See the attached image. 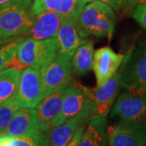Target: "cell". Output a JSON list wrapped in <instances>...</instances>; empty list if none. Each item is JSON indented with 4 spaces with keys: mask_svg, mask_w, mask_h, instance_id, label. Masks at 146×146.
<instances>
[{
    "mask_svg": "<svg viewBox=\"0 0 146 146\" xmlns=\"http://www.w3.org/2000/svg\"><path fill=\"white\" fill-rule=\"evenodd\" d=\"M115 14L114 9L99 1H91L84 6L78 19L81 36L89 35L111 39L115 31Z\"/></svg>",
    "mask_w": 146,
    "mask_h": 146,
    "instance_id": "cell-1",
    "label": "cell"
},
{
    "mask_svg": "<svg viewBox=\"0 0 146 146\" xmlns=\"http://www.w3.org/2000/svg\"><path fill=\"white\" fill-rule=\"evenodd\" d=\"M33 0H10L0 5V39L26 34L33 22Z\"/></svg>",
    "mask_w": 146,
    "mask_h": 146,
    "instance_id": "cell-2",
    "label": "cell"
},
{
    "mask_svg": "<svg viewBox=\"0 0 146 146\" xmlns=\"http://www.w3.org/2000/svg\"><path fill=\"white\" fill-rule=\"evenodd\" d=\"M120 87L134 94H146V45L132 47L121 63Z\"/></svg>",
    "mask_w": 146,
    "mask_h": 146,
    "instance_id": "cell-3",
    "label": "cell"
},
{
    "mask_svg": "<svg viewBox=\"0 0 146 146\" xmlns=\"http://www.w3.org/2000/svg\"><path fill=\"white\" fill-rule=\"evenodd\" d=\"M58 54L56 36L44 40L23 39L16 53V59L27 68L40 69L51 63Z\"/></svg>",
    "mask_w": 146,
    "mask_h": 146,
    "instance_id": "cell-4",
    "label": "cell"
},
{
    "mask_svg": "<svg viewBox=\"0 0 146 146\" xmlns=\"http://www.w3.org/2000/svg\"><path fill=\"white\" fill-rule=\"evenodd\" d=\"M94 102L84 94L78 84H68L65 89L62 107L52 127L62 124L75 118H81L89 121L95 114Z\"/></svg>",
    "mask_w": 146,
    "mask_h": 146,
    "instance_id": "cell-5",
    "label": "cell"
},
{
    "mask_svg": "<svg viewBox=\"0 0 146 146\" xmlns=\"http://www.w3.org/2000/svg\"><path fill=\"white\" fill-rule=\"evenodd\" d=\"M71 58L58 54L51 63L39 69L42 77L44 97L65 89L71 80Z\"/></svg>",
    "mask_w": 146,
    "mask_h": 146,
    "instance_id": "cell-6",
    "label": "cell"
},
{
    "mask_svg": "<svg viewBox=\"0 0 146 146\" xmlns=\"http://www.w3.org/2000/svg\"><path fill=\"white\" fill-rule=\"evenodd\" d=\"M111 116L146 128V94L129 92L121 94L114 105Z\"/></svg>",
    "mask_w": 146,
    "mask_h": 146,
    "instance_id": "cell-7",
    "label": "cell"
},
{
    "mask_svg": "<svg viewBox=\"0 0 146 146\" xmlns=\"http://www.w3.org/2000/svg\"><path fill=\"white\" fill-rule=\"evenodd\" d=\"M42 77L38 69L25 68L21 71L16 101L21 107L35 108L44 98Z\"/></svg>",
    "mask_w": 146,
    "mask_h": 146,
    "instance_id": "cell-8",
    "label": "cell"
},
{
    "mask_svg": "<svg viewBox=\"0 0 146 146\" xmlns=\"http://www.w3.org/2000/svg\"><path fill=\"white\" fill-rule=\"evenodd\" d=\"M78 85L94 102L96 108L94 116L106 117L119 94L120 88L119 74L117 72L114 76L100 86H97L95 89H89L80 84H78Z\"/></svg>",
    "mask_w": 146,
    "mask_h": 146,
    "instance_id": "cell-9",
    "label": "cell"
},
{
    "mask_svg": "<svg viewBox=\"0 0 146 146\" xmlns=\"http://www.w3.org/2000/svg\"><path fill=\"white\" fill-rule=\"evenodd\" d=\"M123 58V54H117L108 46L102 47L94 51L93 70L96 76L97 86H100L115 76Z\"/></svg>",
    "mask_w": 146,
    "mask_h": 146,
    "instance_id": "cell-10",
    "label": "cell"
},
{
    "mask_svg": "<svg viewBox=\"0 0 146 146\" xmlns=\"http://www.w3.org/2000/svg\"><path fill=\"white\" fill-rule=\"evenodd\" d=\"M108 146H146V128L119 120L110 132Z\"/></svg>",
    "mask_w": 146,
    "mask_h": 146,
    "instance_id": "cell-11",
    "label": "cell"
},
{
    "mask_svg": "<svg viewBox=\"0 0 146 146\" xmlns=\"http://www.w3.org/2000/svg\"><path fill=\"white\" fill-rule=\"evenodd\" d=\"M93 0H33V16L43 11H52L64 17L79 18L84 6Z\"/></svg>",
    "mask_w": 146,
    "mask_h": 146,
    "instance_id": "cell-12",
    "label": "cell"
},
{
    "mask_svg": "<svg viewBox=\"0 0 146 146\" xmlns=\"http://www.w3.org/2000/svg\"><path fill=\"white\" fill-rule=\"evenodd\" d=\"M78 19L76 17H66L59 28L56 34L58 44V54L72 58L76 49L86 41L85 37L81 36L80 33Z\"/></svg>",
    "mask_w": 146,
    "mask_h": 146,
    "instance_id": "cell-13",
    "label": "cell"
},
{
    "mask_svg": "<svg viewBox=\"0 0 146 146\" xmlns=\"http://www.w3.org/2000/svg\"><path fill=\"white\" fill-rule=\"evenodd\" d=\"M65 89L46 96L34 108L39 131H45L52 127L62 107Z\"/></svg>",
    "mask_w": 146,
    "mask_h": 146,
    "instance_id": "cell-14",
    "label": "cell"
},
{
    "mask_svg": "<svg viewBox=\"0 0 146 146\" xmlns=\"http://www.w3.org/2000/svg\"><path fill=\"white\" fill-rule=\"evenodd\" d=\"M66 17L52 11H43L33 16V22L27 32L28 37L44 40L56 36Z\"/></svg>",
    "mask_w": 146,
    "mask_h": 146,
    "instance_id": "cell-15",
    "label": "cell"
},
{
    "mask_svg": "<svg viewBox=\"0 0 146 146\" xmlns=\"http://www.w3.org/2000/svg\"><path fill=\"white\" fill-rule=\"evenodd\" d=\"M89 122L81 118H75L42 131V146H66L82 125Z\"/></svg>",
    "mask_w": 146,
    "mask_h": 146,
    "instance_id": "cell-16",
    "label": "cell"
},
{
    "mask_svg": "<svg viewBox=\"0 0 146 146\" xmlns=\"http://www.w3.org/2000/svg\"><path fill=\"white\" fill-rule=\"evenodd\" d=\"M38 131L35 109L21 107L13 115L3 134L19 136Z\"/></svg>",
    "mask_w": 146,
    "mask_h": 146,
    "instance_id": "cell-17",
    "label": "cell"
},
{
    "mask_svg": "<svg viewBox=\"0 0 146 146\" xmlns=\"http://www.w3.org/2000/svg\"><path fill=\"white\" fill-rule=\"evenodd\" d=\"M106 117L94 116L84 129L76 146H108Z\"/></svg>",
    "mask_w": 146,
    "mask_h": 146,
    "instance_id": "cell-18",
    "label": "cell"
},
{
    "mask_svg": "<svg viewBox=\"0 0 146 146\" xmlns=\"http://www.w3.org/2000/svg\"><path fill=\"white\" fill-rule=\"evenodd\" d=\"M94 47V42L85 41L76 49L71 58L75 73L84 76L93 69Z\"/></svg>",
    "mask_w": 146,
    "mask_h": 146,
    "instance_id": "cell-19",
    "label": "cell"
},
{
    "mask_svg": "<svg viewBox=\"0 0 146 146\" xmlns=\"http://www.w3.org/2000/svg\"><path fill=\"white\" fill-rule=\"evenodd\" d=\"M21 71L7 68L0 72V104L16 98Z\"/></svg>",
    "mask_w": 146,
    "mask_h": 146,
    "instance_id": "cell-20",
    "label": "cell"
},
{
    "mask_svg": "<svg viewBox=\"0 0 146 146\" xmlns=\"http://www.w3.org/2000/svg\"><path fill=\"white\" fill-rule=\"evenodd\" d=\"M42 131L19 136L0 135V146H42Z\"/></svg>",
    "mask_w": 146,
    "mask_h": 146,
    "instance_id": "cell-21",
    "label": "cell"
},
{
    "mask_svg": "<svg viewBox=\"0 0 146 146\" xmlns=\"http://www.w3.org/2000/svg\"><path fill=\"white\" fill-rule=\"evenodd\" d=\"M22 41L23 38L18 36L0 46V72L10 66L16 56L17 47Z\"/></svg>",
    "mask_w": 146,
    "mask_h": 146,
    "instance_id": "cell-22",
    "label": "cell"
},
{
    "mask_svg": "<svg viewBox=\"0 0 146 146\" xmlns=\"http://www.w3.org/2000/svg\"><path fill=\"white\" fill-rule=\"evenodd\" d=\"M21 108L16 98L0 104V135L5 131L13 115Z\"/></svg>",
    "mask_w": 146,
    "mask_h": 146,
    "instance_id": "cell-23",
    "label": "cell"
},
{
    "mask_svg": "<svg viewBox=\"0 0 146 146\" xmlns=\"http://www.w3.org/2000/svg\"><path fill=\"white\" fill-rule=\"evenodd\" d=\"M132 17L140 25L146 29V3H140L136 6L132 12Z\"/></svg>",
    "mask_w": 146,
    "mask_h": 146,
    "instance_id": "cell-24",
    "label": "cell"
},
{
    "mask_svg": "<svg viewBox=\"0 0 146 146\" xmlns=\"http://www.w3.org/2000/svg\"><path fill=\"white\" fill-rule=\"evenodd\" d=\"M85 125L86 124H84V125H82L80 128H79L77 131L75 133V135L73 136V137L72 138V140L70 141V142L68 143V145L66 146H76L77 145V144H78L79 141H80V136L82 135V133H83L84 129V127H85Z\"/></svg>",
    "mask_w": 146,
    "mask_h": 146,
    "instance_id": "cell-25",
    "label": "cell"
},
{
    "mask_svg": "<svg viewBox=\"0 0 146 146\" xmlns=\"http://www.w3.org/2000/svg\"><path fill=\"white\" fill-rule=\"evenodd\" d=\"M96 1L104 3L106 4L109 5L110 7H111L114 10H119L122 6L119 0H96Z\"/></svg>",
    "mask_w": 146,
    "mask_h": 146,
    "instance_id": "cell-26",
    "label": "cell"
},
{
    "mask_svg": "<svg viewBox=\"0 0 146 146\" xmlns=\"http://www.w3.org/2000/svg\"><path fill=\"white\" fill-rule=\"evenodd\" d=\"M141 0H122V4L124 3L125 5L128 7H134L139 3Z\"/></svg>",
    "mask_w": 146,
    "mask_h": 146,
    "instance_id": "cell-27",
    "label": "cell"
},
{
    "mask_svg": "<svg viewBox=\"0 0 146 146\" xmlns=\"http://www.w3.org/2000/svg\"><path fill=\"white\" fill-rule=\"evenodd\" d=\"M8 1H10V0H0V5H1V4H3V3H4L8 2Z\"/></svg>",
    "mask_w": 146,
    "mask_h": 146,
    "instance_id": "cell-28",
    "label": "cell"
},
{
    "mask_svg": "<svg viewBox=\"0 0 146 146\" xmlns=\"http://www.w3.org/2000/svg\"><path fill=\"white\" fill-rule=\"evenodd\" d=\"M119 1L120 3H121V4H122V0H119Z\"/></svg>",
    "mask_w": 146,
    "mask_h": 146,
    "instance_id": "cell-29",
    "label": "cell"
}]
</instances>
